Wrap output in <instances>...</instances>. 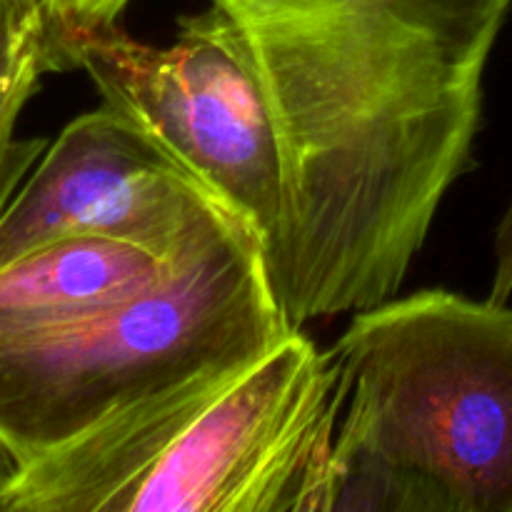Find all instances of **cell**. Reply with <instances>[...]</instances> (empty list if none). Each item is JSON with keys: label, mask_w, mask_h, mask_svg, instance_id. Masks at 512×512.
I'll list each match as a JSON object with an SVG mask.
<instances>
[{"label": "cell", "mask_w": 512, "mask_h": 512, "mask_svg": "<svg viewBox=\"0 0 512 512\" xmlns=\"http://www.w3.org/2000/svg\"><path fill=\"white\" fill-rule=\"evenodd\" d=\"M263 85L283 163L268 268L295 328L398 295L473 165L512 0H210Z\"/></svg>", "instance_id": "6da1fadb"}, {"label": "cell", "mask_w": 512, "mask_h": 512, "mask_svg": "<svg viewBox=\"0 0 512 512\" xmlns=\"http://www.w3.org/2000/svg\"><path fill=\"white\" fill-rule=\"evenodd\" d=\"M173 260L100 235L40 245L0 268V338L68 323L133 298L163 280Z\"/></svg>", "instance_id": "52a82bcc"}, {"label": "cell", "mask_w": 512, "mask_h": 512, "mask_svg": "<svg viewBox=\"0 0 512 512\" xmlns=\"http://www.w3.org/2000/svg\"><path fill=\"white\" fill-rule=\"evenodd\" d=\"M45 73H63L50 10L43 0H0V218L48 150L45 138H15Z\"/></svg>", "instance_id": "ba28073f"}, {"label": "cell", "mask_w": 512, "mask_h": 512, "mask_svg": "<svg viewBox=\"0 0 512 512\" xmlns=\"http://www.w3.org/2000/svg\"><path fill=\"white\" fill-rule=\"evenodd\" d=\"M512 295V203L505 210L495 233V270L490 285V300L508 303Z\"/></svg>", "instance_id": "9c48e42d"}, {"label": "cell", "mask_w": 512, "mask_h": 512, "mask_svg": "<svg viewBox=\"0 0 512 512\" xmlns=\"http://www.w3.org/2000/svg\"><path fill=\"white\" fill-rule=\"evenodd\" d=\"M293 328L263 243L228 220L153 288L0 338V440L28 465L193 375L260 358Z\"/></svg>", "instance_id": "277c9868"}, {"label": "cell", "mask_w": 512, "mask_h": 512, "mask_svg": "<svg viewBox=\"0 0 512 512\" xmlns=\"http://www.w3.org/2000/svg\"><path fill=\"white\" fill-rule=\"evenodd\" d=\"M343 408L333 348L293 328L20 465L5 512H325Z\"/></svg>", "instance_id": "7a4b0ae2"}, {"label": "cell", "mask_w": 512, "mask_h": 512, "mask_svg": "<svg viewBox=\"0 0 512 512\" xmlns=\"http://www.w3.org/2000/svg\"><path fill=\"white\" fill-rule=\"evenodd\" d=\"M325 512H512V308L445 288L358 310Z\"/></svg>", "instance_id": "3957f363"}, {"label": "cell", "mask_w": 512, "mask_h": 512, "mask_svg": "<svg viewBox=\"0 0 512 512\" xmlns=\"http://www.w3.org/2000/svg\"><path fill=\"white\" fill-rule=\"evenodd\" d=\"M18 470H20L18 458H15V455L10 453L8 445L0 440V512H5V495H8Z\"/></svg>", "instance_id": "30bf717a"}, {"label": "cell", "mask_w": 512, "mask_h": 512, "mask_svg": "<svg viewBox=\"0 0 512 512\" xmlns=\"http://www.w3.org/2000/svg\"><path fill=\"white\" fill-rule=\"evenodd\" d=\"M238 220L133 120L100 105L70 120L0 218V268L73 235H100L163 260Z\"/></svg>", "instance_id": "8992f818"}, {"label": "cell", "mask_w": 512, "mask_h": 512, "mask_svg": "<svg viewBox=\"0 0 512 512\" xmlns=\"http://www.w3.org/2000/svg\"><path fill=\"white\" fill-rule=\"evenodd\" d=\"M58 50L63 70H85L103 103L253 230L270 258L283 213L280 143L223 10L178 18L168 45L140 43L110 23L65 35Z\"/></svg>", "instance_id": "5b68a950"}]
</instances>
